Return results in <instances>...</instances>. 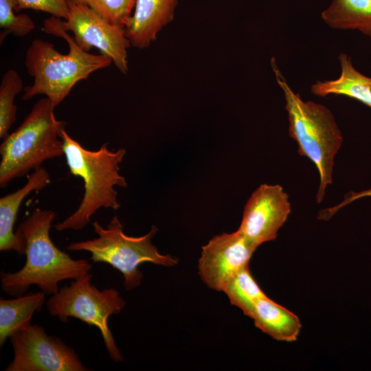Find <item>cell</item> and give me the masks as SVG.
Instances as JSON below:
<instances>
[{
    "instance_id": "1",
    "label": "cell",
    "mask_w": 371,
    "mask_h": 371,
    "mask_svg": "<svg viewBox=\"0 0 371 371\" xmlns=\"http://www.w3.org/2000/svg\"><path fill=\"white\" fill-rule=\"evenodd\" d=\"M55 218L54 211L36 208L19 225L15 232L25 241L26 261L15 273L1 272V289L7 295L21 296L36 285L52 295L59 291L60 282L91 271L89 260L74 259L54 244L49 230Z\"/></svg>"
},
{
    "instance_id": "2",
    "label": "cell",
    "mask_w": 371,
    "mask_h": 371,
    "mask_svg": "<svg viewBox=\"0 0 371 371\" xmlns=\"http://www.w3.org/2000/svg\"><path fill=\"white\" fill-rule=\"evenodd\" d=\"M43 30L65 39L69 50L63 54L48 41H32L26 52L25 66L34 78V82L24 87L22 99L27 100L43 94L56 107L78 81L87 79L95 71L109 67L113 61L104 54L95 55L82 50L63 28L60 18L51 16L46 19Z\"/></svg>"
},
{
    "instance_id": "3",
    "label": "cell",
    "mask_w": 371,
    "mask_h": 371,
    "mask_svg": "<svg viewBox=\"0 0 371 371\" xmlns=\"http://www.w3.org/2000/svg\"><path fill=\"white\" fill-rule=\"evenodd\" d=\"M60 137L63 142L64 155L70 172L82 179L85 193L78 209L63 222L54 225L56 231L82 229L91 221V217L100 208L117 210L120 202L114 186H127L120 175V164L126 150L113 152L104 143L95 151L84 148L72 139L63 128Z\"/></svg>"
},
{
    "instance_id": "4",
    "label": "cell",
    "mask_w": 371,
    "mask_h": 371,
    "mask_svg": "<svg viewBox=\"0 0 371 371\" xmlns=\"http://www.w3.org/2000/svg\"><path fill=\"white\" fill-rule=\"evenodd\" d=\"M271 67L282 89L288 113L289 136L295 141L299 153L316 166L319 183L317 202L323 200L327 186L332 183L335 157L341 148L343 137L331 111L313 101L303 100L286 82L274 58Z\"/></svg>"
},
{
    "instance_id": "5",
    "label": "cell",
    "mask_w": 371,
    "mask_h": 371,
    "mask_svg": "<svg viewBox=\"0 0 371 371\" xmlns=\"http://www.w3.org/2000/svg\"><path fill=\"white\" fill-rule=\"evenodd\" d=\"M47 98L38 100L21 124L0 145V186L41 167L47 159L64 155L60 137L64 122L56 120Z\"/></svg>"
},
{
    "instance_id": "6",
    "label": "cell",
    "mask_w": 371,
    "mask_h": 371,
    "mask_svg": "<svg viewBox=\"0 0 371 371\" xmlns=\"http://www.w3.org/2000/svg\"><path fill=\"white\" fill-rule=\"evenodd\" d=\"M94 232L98 237L92 240L71 243L69 251H85L91 253L93 262H104L120 271L124 278V286L130 291L140 285L142 273L138 267L145 262L170 267L178 260L159 252L152 243V238L158 229L153 225L150 232L139 237L128 236L123 232V225L115 216L106 228L95 221L93 223Z\"/></svg>"
},
{
    "instance_id": "7",
    "label": "cell",
    "mask_w": 371,
    "mask_h": 371,
    "mask_svg": "<svg viewBox=\"0 0 371 371\" xmlns=\"http://www.w3.org/2000/svg\"><path fill=\"white\" fill-rule=\"evenodd\" d=\"M92 277L89 273L71 281L69 286H63L47 300V309L52 316L57 317L63 322H68L69 317H74L97 327L110 358L115 362L123 361L108 320L111 315L122 311L125 301L113 288L98 289L91 282Z\"/></svg>"
},
{
    "instance_id": "8",
    "label": "cell",
    "mask_w": 371,
    "mask_h": 371,
    "mask_svg": "<svg viewBox=\"0 0 371 371\" xmlns=\"http://www.w3.org/2000/svg\"><path fill=\"white\" fill-rule=\"evenodd\" d=\"M13 360L5 371H87L75 350L44 328L30 324L8 338Z\"/></svg>"
},
{
    "instance_id": "9",
    "label": "cell",
    "mask_w": 371,
    "mask_h": 371,
    "mask_svg": "<svg viewBox=\"0 0 371 371\" xmlns=\"http://www.w3.org/2000/svg\"><path fill=\"white\" fill-rule=\"evenodd\" d=\"M69 14L62 21V27L74 34L76 44L89 52L98 48L102 54L109 57L123 74L128 70L127 49L131 43L124 27L109 23L87 4L67 2Z\"/></svg>"
},
{
    "instance_id": "10",
    "label": "cell",
    "mask_w": 371,
    "mask_h": 371,
    "mask_svg": "<svg viewBox=\"0 0 371 371\" xmlns=\"http://www.w3.org/2000/svg\"><path fill=\"white\" fill-rule=\"evenodd\" d=\"M291 211L289 196L281 186L262 184L248 199L238 230L257 249L276 238Z\"/></svg>"
},
{
    "instance_id": "11",
    "label": "cell",
    "mask_w": 371,
    "mask_h": 371,
    "mask_svg": "<svg viewBox=\"0 0 371 371\" xmlns=\"http://www.w3.org/2000/svg\"><path fill=\"white\" fill-rule=\"evenodd\" d=\"M255 248L238 231L214 236L202 247L199 274L210 289L223 291L232 278L249 265Z\"/></svg>"
},
{
    "instance_id": "12",
    "label": "cell",
    "mask_w": 371,
    "mask_h": 371,
    "mask_svg": "<svg viewBox=\"0 0 371 371\" xmlns=\"http://www.w3.org/2000/svg\"><path fill=\"white\" fill-rule=\"evenodd\" d=\"M177 3L178 0H137L124 27L131 45L147 48L162 28L173 20Z\"/></svg>"
},
{
    "instance_id": "13",
    "label": "cell",
    "mask_w": 371,
    "mask_h": 371,
    "mask_svg": "<svg viewBox=\"0 0 371 371\" xmlns=\"http://www.w3.org/2000/svg\"><path fill=\"white\" fill-rule=\"evenodd\" d=\"M50 182L48 172L43 167L29 175L27 183L16 191L0 199V250L25 254V241L14 232L16 216L23 199L32 192L42 190Z\"/></svg>"
},
{
    "instance_id": "14",
    "label": "cell",
    "mask_w": 371,
    "mask_h": 371,
    "mask_svg": "<svg viewBox=\"0 0 371 371\" xmlns=\"http://www.w3.org/2000/svg\"><path fill=\"white\" fill-rule=\"evenodd\" d=\"M338 59L341 67L339 77L335 80H317L311 85V93L319 97L344 95L371 108V78L357 71L346 54H340Z\"/></svg>"
},
{
    "instance_id": "15",
    "label": "cell",
    "mask_w": 371,
    "mask_h": 371,
    "mask_svg": "<svg viewBox=\"0 0 371 371\" xmlns=\"http://www.w3.org/2000/svg\"><path fill=\"white\" fill-rule=\"evenodd\" d=\"M251 318L256 327L277 341L297 340L302 327L295 314L267 296L256 302Z\"/></svg>"
},
{
    "instance_id": "16",
    "label": "cell",
    "mask_w": 371,
    "mask_h": 371,
    "mask_svg": "<svg viewBox=\"0 0 371 371\" xmlns=\"http://www.w3.org/2000/svg\"><path fill=\"white\" fill-rule=\"evenodd\" d=\"M321 16L331 28L355 30L371 38V0H332Z\"/></svg>"
},
{
    "instance_id": "17",
    "label": "cell",
    "mask_w": 371,
    "mask_h": 371,
    "mask_svg": "<svg viewBox=\"0 0 371 371\" xmlns=\"http://www.w3.org/2000/svg\"><path fill=\"white\" fill-rule=\"evenodd\" d=\"M45 301L43 292L30 293L13 299L0 300V346L14 333L30 325L35 311H40Z\"/></svg>"
},
{
    "instance_id": "18",
    "label": "cell",
    "mask_w": 371,
    "mask_h": 371,
    "mask_svg": "<svg viewBox=\"0 0 371 371\" xmlns=\"http://www.w3.org/2000/svg\"><path fill=\"white\" fill-rule=\"evenodd\" d=\"M223 292L230 303L251 317L256 302L267 297L254 279L249 265L241 269L229 282Z\"/></svg>"
},
{
    "instance_id": "19",
    "label": "cell",
    "mask_w": 371,
    "mask_h": 371,
    "mask_svg": "<svg viewBox=\"0 0 371 371\" xmlns=\"http://www.w3.org/2000/svg\"><path fill=\"white\" fill-rule=\"evenodd\" d=\"M23 89L22 79L14 69H9L3 75L0 83V137L3 139L15 122L16 95Z\"/></svg>"
},
{
    "instance_id": "20",
    "label": "cell",
    "mask_w": 371,
    "mask_h": 371,
    "mask_svg": "<svg viewBox=\"0 0 371 371\" xmlns=\"http://www.w3.org/2000/svg\"><path fill=\"white\" fill-rule=\"evenodd\" d=\"M137 0H88L87 5L109 23L125 27Z\"/></svg>"
},
{
    "instance_id": "21",
    "label": "cell",
    "mask_w": 371,
    "mask_h": 371,
    "mask_svg": "<svg viewBox=\"0 0 371 371\" xmlns=\"http://www.w3.org/2000/svg\"><path fill=\"white\" fill-rule=\"evenodd\" d=\"M17 0H0V27L2 36L11 33L17 37L29 34L35 27L32 19L25 14H16Z\"/></svg>"
},
{
    "instance_id": "22",
    "label": "cell",
    "mask_w": 371,
    "mask_h": 371,
    "mask_svg": "<svg viewBox=\"0 0 371 371\" xmlns=\"http://www.w3.org/2000/svg\"><path fill=\"white\" fill-rule=\"evenodd\" d=\"M23 9L43 11L64 20L67 19L69 14L66 0H17L16 12Z\"/></svg>"
},
{
    "instance_id": "23",
    "label": "cell",
    "mask_w": 371,
    "mask_h": 371,
    "mask_svg": "<svg viewBox=\"0 0 371 371\" xmlns=\"http://www.w3.org/2000/svg\"><path fill=\"white\" fill-rule=\"evenodd\" d=\"M367 196H371V189L368 190L360 192L358 193H352L341 205H338L337 208H340V207H342L343 205L348 203H350L356 199H358L361 197Z\"/></svg>"
},
{
    "instance_id": "24",
    "label": "cell",
    "mask_w": 371,
    "mask_h": 371,
    "mask_svg": "<svg viewBox=\"0 0 371 371\" xmlns=\"http://www.w3.org/2000/svg\"><path fill=\"white\" fill-rule=\"evenodd\" d=\"M67 2H71L74 3L87 4L88 0H66Z\"/></svg>"
}]
</instances>
